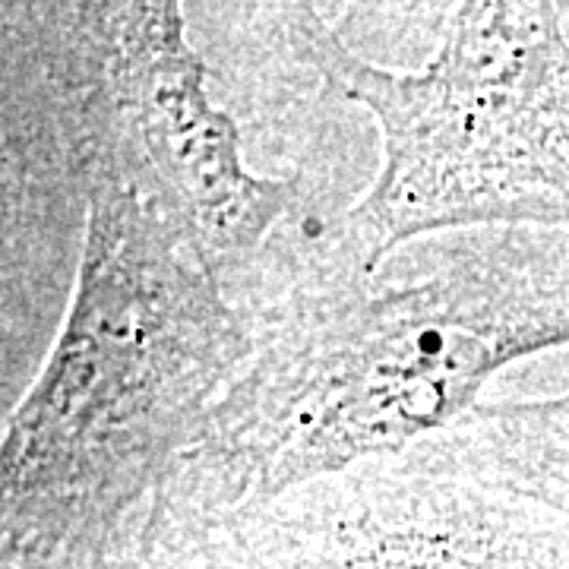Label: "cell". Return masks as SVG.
<instances>
[{
  "instance_id": "cell-1",
  "label": "cell",
  "mask_w": 569,
  "mask_h": 569,
  "mask_svg": "<svg viewBox=\"0 0 569 569\" xmlns=\"http://www.w3.org/2000/svg\"><path fill=\"white\" fill-rule=\"evenodd\" d=\"M162 507L253 516L447 433L509 365L569 346L567 228H466L348 266L301 234Z\"/></svg>"
},
{
  "instance_id": "cell-2",
  "label": "cell",
  "mask_w": 569,
  "mask_h": 569,
  "mask_svg": "<svg viewBox=\"0 0 569 569\" xmlns=\"http://www.w3.org/2000/svg\"><path fill=\"white\" fill-rule=\"evenodd\" d=\"M86 206L54 348L0 447V569H108L140 548L253 313L102 149L58 146Z\"/></svg>"
},
{
  "instance_id": "cell-3",
  "label": "cell",
  "mask_w": 569,
  "mask_h": 569,
  "mask_svg": "<svg viewBox=\"0 0 569 569\" xmlns=\"http://www.w3.org/2000/svg\"><path fill=\"white\" fill-rule=\"evenodd\" d=\"M291 54L373 114L383 162L365 197L310 241L358 269L466 228L569 231V39L563 7L468 0L421 70L358 54L317 7H284Z\"/></svg>"
},
{
  "instance_id": "cell-4",
  "label": "cell",
  "mask_w": 569,
  "mask_h": 569,
  "mask_svg": "<svg viewBox=\"0 0 569 569\" xmlns=\"http://www.w3.org/2000/svg\"><path fill=\"white\" fill-rule=\"evenodd\" d=\"M3 89L63 146L102 149L238 301L301 216V183L257 174L174 0L0 7Z\"/></svg>"
},
{
  "instance_id": "cell-5",
  "label": "cell",
  "mask_w": 569,
  "mask_h": 569,
  "mask_svg": "<svg viewBox=\"0 0 569 569\" xmlns=\"http://www.w3.org/2000/svg\"><path fill=\"white\" fill-rule=\"evenodd\" d=\"M257 516L313 569H569V516L421 449L307 485Z\"/></svg>"
},
{
  "instance_id": "cell-6",
  "label": "cell",
  "mask_w": 569,
  "mask_h": 569,
  "mask_svg": "<svg viewBox=\"0 0 569 569\" xmlns=\"http://www.w3.org/2000/svg\"><path fill=\"white\" fill-rule=\"evenodd\" d=\"M415 449L569 516V389L481 402L447 433Z\"/></svg>"
},
{
  "instance_id": "cell-7",
  "label": "cell",
  "mask_w": 569,
  "mask_h": 569,
  "mask_svg": "<svg viewBox=\"0 0 569 569\" xmlns=\"http://www.w3.org/2000/svg\"><path fill=\"white\" fill-rule=\"evenodd\" d=\"M108 569H313L272 535L260 516L193 519L159 509L123 560Z\"/></svg>"
}]
</instances>
